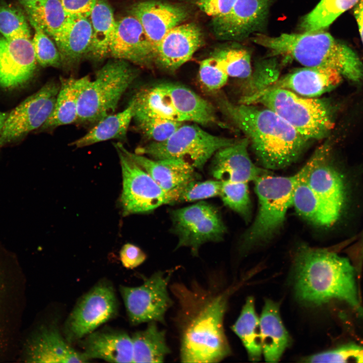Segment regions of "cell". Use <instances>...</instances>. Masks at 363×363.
I'll return each mask as SVG.
<instances>
[{"mask_svg": "<svg viewBox=\"0 0 363 363\" xmlns=\"http://www.w3.org/2000/svg\"><path fill=\"white\" fill-rule=\"evenodd\" d=\"M169 288L177 302L174 323L180 361L218 362L230 355L223 322L233 289L223 288L214 277L206 283L174 282Z\"/></svg>", "mask_w": 363, "mask_h": 363, "instance_id": "obj_1", "label": "cell"}, {"mask_svg": "<svg viewBox=\"0 0 363 363\" xmlns=\"http://www.w3.org/2000/svg\"><path fill=\"white\" fill-rule=\"evenodd\" d=\"M222 112L248 138L257 160L266 169H280L296 161L308 140L273 110L265 106L220 98Z\"/></svg>", "mask_w": 363, "mask_h": 363, "instance_id": "obj_2", "label": "cell"}, {"mask_svg": "<svg viewBox=\"0 0 363 363\" xmlns=\"http://www.w3.org/2000/svg\"><path fill=\"white\" fill-rule=\"evenodd\" d=\"M294 262V286L298 300L320 305L338 299L362 311L357 297L355 270L347 258L301 245L296 251Z\"/></svg>", "mask_w": 363, "mask_h": 363, "instance_id": "obj_3", "label": "cell"}, {"mask_svg": "<svg viewBox=\"0 0 363 363\" xmlns=\"http://www.w3.org/2000/svg\"><path fill=\"white\" fill-rule=\"evenodd\" d=\"M251 40L304 67L333 69L350 81L363 82V64L356 53L323 30L274 37L258 33Z\"/></svg>", "mask_w": 363, "mask_h": 363, "instance_id": "obj_4", "label": "cell"}, {"mask_svg": "<svg viewBox=\"0 0 363 363\" xmlns=\"http://www.w3.org/2000/svg\"><path fill=\"white\" fill-rule=\"evenodd\" d=\"M239 103L268 108L308 141L327 137L334 126L332 109L327 101L284 89H263L243 96Z\"/></svg>", "mask_w": 363, "mask_h": 363, "instance_id": "obj_5", "label": "cell"}, {"mask_svg": "<svg viewBox=\"0 0 363 363\" xmlns=\"http://www.w3.org/2000/svg\"><path fill=\"white\" fill-rule=\"evenodd\" d=\"M25 286L24 275L16 257L0 244V362L17 359Z\"/></svg>", "mask_w": 363, "mask_h": 363, "instance_id": "obj_6", "label": "cell"}, {"mask_svg": "<svg viewBox=\"0 0 363 363\" xmlns=\"http://www.w3.org/2000/svg\"><path fill=\"white\" fill-rule=\"evenodd\" d=\"M137 76V72L128 62L113 58L108 61L82 92L76 122L96 123L114 113L122 96Z\"/></svg>", "mask_w": 363, "mask_h": 363, "instance_id": "obj_7", "label": "cell"}, {"mask_svg": "<svg viewBox=\"0 0 363 363\" xmlns=\"http://www.w3.org/2000/svg\"><path fill=\"white\" fill-rule=\"evenodd\" d=\"M269 173L253 182L258 210L254 222L243 237L246 246L266 240L278 231L292 204L296 174L282 176H273Z\"/></svg>", "mask_w": 363, "mask_h": 363, "instance_id": "obj_8", "label": "cell"}, {"mask_svg": "<svg viewBox=\"0 0 363 363\" xmlns=\"http://www.w3.org/2000/svg\"><path fill=\"white\" fill-rule=\"evenodd\" d=\"M235 141L211 134L196 125H182L167 140L138 147L135 153L154 159H180L202 169L217 151Z\"/></svg>", "mask_w": 363, "mask_h": 363, "instance_id": "obj_9", "label": "cell"}, {"mask_svg": "<svg viewBox=\"0 0 363 363\" xmlns=\"http://www.w3.org/2000/svg\"><path fill=\"white\" fill-rule=\"evenodd\" d=\"M119 159L123 183L120 203L123 215L144 213L177 202L174 193L163 189L127 153L119 142L113 143Z\"/></svg>", "mask_w": 363, "mask_h": 363, "instance_id": "obj_10", "label": "cell"}, {"mask_svg": "<svg viewBox=\"0 0 363 363\" xmlns=\"http://www.w3.org/2000/svg\"><path fill=\"white\" fill-rule=\"evenodd\" d=\"M330 145L318 148L307 161L308 180L318 202L320 225L330 226L340 217L346 202L343 176L331 163Z\"/></svg>", "mask_w": 363, "mask_h": 363, "instance_id": "obj_11", "label": "cell"}, {"mask_svg": "<svg viewBox=\"0 0 363 363\" xmlns=\"http://www.w3.org/2000/svg\"><path fill=\"white\" fill-rule=\"evenodd\" d=\"M173 272V270L158 271L145 278L139 286H119L132 325L150 322L165 324L166 313L173 302L168 290Z\"/></svg>", "mask_w": 363, "mask_h": 363, "instance_id": "obj_12", "label": "cell"}, {"mask_svg": "<svg viewBox=\"0 0 363 363\" xmlns=\"http://www.w3.org/2000/svg\"><path fill=\"white\" fill-rule=\"evenodd\" d=\"M171 220L178 238L176 249L188 247L194 256L203 244L221 240L226 231L217 210L206 202L173 210Z\"/></svg>", "mask_w": 363, "mask_h": 363, "instance_id": "obj_13", "label": "cell"}, {"mask_svg": "<svg viewBox=\"0 0 363 363\" xmlns=\"http://www.w3.org/2000/svg\"><path fill=\"white\" fill-rule=\"evenodd\" d=\"M114 289L109 282L97 284L76 304L65 324L66 340L81 339L114 318L118 311Z\"/></svg>", "mask_w": 363, "mask_h": 363, "instance_id": "obj_14", "label": "cell"}, {"mask_svg": "<svg viewBox=\"0 0 363 363\" xmlns=\"http://www.w3.org/2000/svg\"><path fill=\"white\" fill-rule=\"evenodd\" d=\"M59 83L50 81L11 111L0 131V149L40 128L53 109Z\"/></svg>", "mask_w": 363, "mask_h": 363, "instance_id": "obj_15", "label": "cell"}, {"mask_svg": "<svg viewBox=\"0 0 363 363\" xmlns=\"http://www.w3.org/2000/svg\"><path fill=\"white\" fill-rule=\"evenodd\" d=\"M17 361L25 362H86L82 352L74 349L57 329L40 325L22 335Z\"/></svg>", "mask_w": 363, "mask_h": 363, "instance_id": "obj_16", "label": "cell"}, {"mask_svg": "<svg viewBox=\"0 0 363 363\" xmlns=\"http://www.w3.org/2000/svg\"><path fill=\"white\" fill-rule=\"evenodd\" d=\"M270 0H237L227 14L213 18L216 36L223 40H240L265 24Z\"/></svg>", "mask_w": 363, "mask_h": 363, "instance_id": "obj_17", "label": "cell"}, {"mask_svg": "<svg viewBox=\"0 0 363 363\" xmlns=\"http://www.w3.org/2000/svg\"><path fill=\"white\" fill-rule=\"evenodd\" d=\"M36 59L30 38L6 39L0 34V86L22 87L34 76Z\"/></svg>", "mask_w": 363, "mask_h": 363, "instance_id": "obj_18", "label": "cell"}, {"mask_svg": "<svg viewBox=\"0 0 363 363\" xmlns=\"http://www.w3.org/2000/svg\"><path fill=\"white\" fill-rule=\"evenodd\" d=\"M200 28L194 23L179 24L170 30L154 51V61L173 72L190 60L203 41Z\"/></svg>", "mask_w": 363, "mask_h": 363, "instance_id": "obj_19", "label": "cell"}, {"mask_svg": "<svg viewBox=\"0 0 363 363\" xmlns=\"http://www.w3.org/2000/svg\"><path fill=\"white\" fill-rule=\"evenodd\" d=\"M113 58L146 66L154 61V50L141 23L129 15L116 21L109 50Z\"/></svg>", "mask_w": 363, "mask_h": 363, "instance_id": "obj_20", "label": "cell"}, {"mask_svg": "<svg viewBox=\"0 0 363 363\" xmlns=\"http://www.w3.org/2000/svg\"><path fill=\"white\" fill-rule=\"evenodd\" d=\"M249 142L245 137L217 151L213 156L212 175L222 182H254L260 176L270 172L259 167L250 158Z\"/></svg>", "mask_w": 363, "mask_h": 363, "instance_id": "obj_21", "label": "cell"}, {"mask_svg": "<svg viewBox=\"0 0 363 363\" xmlns=\"http://www.w3.org/2000/svg\"><path fill=\"white\" fill-rule=\"evenodd\" d=\"M130 14L141 23L154 50L164 35L180 24L187 13L182 7L157 1H145L133 5Z\"/></svg>", "mask_w": 363, "mask_h": 363, "instance_id": "obj_22", "label": "cell"}, {"mask_svg": "<svg viewBox=\"0 0 363 363\" xmlns=\"http://www.w3.org/2000/svg\"><path fill=\"white\" fill-rule=\"evenodd\" d=\"M342 79L343 77L334 70L305 67L280 78L263 89H284L303 97L315 98L336 88Z\"/></svg>", "mask_w": 363, "mask_h": 363, "instance_id": "obj_23", "label": "cell"}, {"mask_svg": "<svg viewBox=\"0 0 363 363\" xmlns=\"http://www.w3.org/2000/svg\"><path fill=\"white\" fill-rule=\"evenodd\" d=\"M128 154L165 191L178 192L190 182L197 179L195 168L180 159H154L145 155L132 153L126 149Z\"/></svg>", "mask_w": 363, "mask_h": 363, "instance_id": "obj_24", "label": "cell"}, {"mask_svg": "<svg viewBox=\"0 0 363 363\" xmlns=\"http://www.w3.org/2000/svg\"><path fill=\"white\" fill-rule=\"evenodd\" d=\"M84 356L111 362H133L132 337L123 331L102 330L87 335L83 343Z\"/></svg>", "mask_w": 363, "mask_h": 363, "instance_id": "obj_25", "label": "cell"}, {"mask_svg": "<svg viewBox=\"0 0 363 363\" xmlns=\"http://www.w3.org/2000/svg\"><path fill=\"white\" fill-rule=\"evenodd\" d=\"M160 85L173 108L186 122L203 126H224L218 119L213 105L191 90L174 84Z\"/></svg>", "mask_w": 363, "mask_h": 363, "instance_id": "obj_26", "label": "cell"}, {"mask_svg": "<svg viewBox=\"0 0 363 363\" xmlns=\"http://www.w3.org/2000/svg\"><path fill=\"white\" fill-rule=\"evenodd\" d=\"M259 322L265 360L270 362H278L291 343L290 336L281 321L278 304L266 299Z\"/></svg>", "mask_w": 363, "mask_h": 363, "instance_id": "obj_27", "label": "cell"}, {"mask_svg": "<svg viewBox=\"0 0 363 363\" xmlns=\"http://www.w3.org/2000/svg\"><path fill=\"white\" fill-rule=\"evenodd\" d=\"M92 32L89 17H69L55 43L62 66L68 69L72 68L88 54Z\"/></svg>", "mask_w": 363, "mask_h": 363, "instance_id": "obj_28", "label": "cell"}, {"mask_svg": "<svg viewBox=\"0 0 363 363\" xmlns=\"http://www.w3.org/2000/svg\"><path fill=\"white\" fill-rule=\"evenodd\" d=\"M90 80L88 76L77 79L60 77L59 88L53 109L40 129H52L76 122L80 96Z\"/></svg>", "mask_w": 363, "mask_h": 363, "instance_id": "obj_29", "label": "cell"}, {"mask_svg": "<svg viewBox=\"0 0 363 363\" xmlns=\"http://www.w3.org/2000/svg\"><path fill=\"white\" fill-rule=\"evenodd\" d=\"M89 18L92 32L87 54L99 61L109 56V45L116 21L107 0H96Z\"/></svg>", "mask_w": 363, "mask_h": 363, "instance_id": "obj_30", "label": "cell"}, {"mask_svg": "<svg viewBox=\"0 0 363 363\" xmlns=\"http://www.w3.org/2000/svg\"><path fill=\"white\" fill-rule=\"evenodd\" d=\"M134 109V102L132 98L123 111L101 119L85 135L70 145L82 148L108 140L125 139L133 118Z\"/></svg>", "mask_w": 363, "mask_h": 363, "instance_id": "obj_31", "label": "cell"}, {"mask_svg": "<svg viewBox=\"0 0 363 363\" xmlns=\"http://www.w3.org/2000/svg\"><path fill=\"white\" fill-rule=\"evenodd\" d=\"M133 344V362H163L171 350L166 340V331L157 322L148 323L143 330L131 336Z\"/></svg>", "mask_w": 363, "mask_h": 363, "instance_id": "obj_32", "label": "cell"}, {"mask_svg": "<svg viewBox=\"0 0 363 363\" xmlns=\"http://www.w3.org/2000/svg\"><path fill=\"white\" fill-rule=\"evenodd\" d=\"M28 19L35 22L56 43L69 16L59 0H34L21 3Z\"/></svg>", "mask_w": 363, "mask_h": 363, "instance_id": "obj_33", "label": "cell"}, {"mask_svg": "<svg viewBox=\"0 0 363 363\" xmlns=\"http://www.w3.org/2000/svg\"><path fill=\"white\" fill-rule=\"evenodd\" d=\"M231 329L241 340L249 358L259 361L262 353L259 318L255 308L254 299L248 297Z\"/></svg>", "mask_w": 363, "mask_h": 363, "instance_id": "obj_34", "label": "cell"}, {"mask_svg": "<svg viewBox=\"0 0 363 363\" xmlns=\"http://www.w3.org/2000/svg\"><path fill=\"white\" fill-rule=\"evenodd\" d=\"M359 0H321L303 19L301 28L305 32L323 30L341 14L353 7Z\"/></svg>", "mask_w": 363, "mask_h": 363, "instance_id": "obj_35", "label": "cell"}, {"mask_svg": "<svg viewBox=\"0 0 363 363\" xmlns=\"http://www.w3.org/2000/svg\"><path fill=\"white\" fill-rule=\"evenodd\" d=\"M307 163L296 173V180L292 197V204L296 212L311 223L320 226V213L317 199L308 180Z\"/></svg>", "mask_w": 363, "mask_h": 363, "instance_id": "obj_36", "label": "cell"}, {"mask_svg": "<svg viewBox=\"0 0 363 363\" xmlns=\"http://www.w3.org/2000/svg\"><path fill=\"white\" fill-rule=\"evenodd\" d=\"M0 34L8 39L31 38L30 27L23 12L4 0L0 1Z\"/></svg>", "mask_w": 363, "mask_h": 363, "instance_id": "obj_37", "label": "cell"}, {"mask_svg": "<svg viewBox=\"0 0 363 363\" xmlns=\"http://www.w3.org/2000/svg\"><path fill=\"white\" fill-rule=\"evenodd\" d=\"M228 77L246 79L252 74L251 55L243 48L221 49L214 55Z\"/></svg>", "mask_w": 363, "mask_h": 363, "instance_id": "obj_38", "label": "cell"}, {"mask_svg": "<svg viewBox=\"0 0 363 363\" xmlns=\"http://www.w3.org/2000/svg\"><path fill=\"white\" fill-rule=\"evenodd\" d=\"M219 196L225 206L249 221L252 205L247 183L222 182Z\"/></svg>", "mask_w": 363, "mask_h": 363, "instance_id": "obj_39", "label": "cell"}, {"mask_svg": "<svg viewBox=\"0 0 363 363\" xmlns=\"http://www.w3.org/2000/svg\"><path fill=\"white\" fill-rule=\"evenodd\" d=\"M28 20L34 30L32 43L37 62L43 67L60 68L62 62L57 46L35 22Z\"/></svg>", "mask_w": 363, "mask_h": 363, "instance_id": "obj_40", "label": "cell"}, {"mask_svg": "<svg viewBox=\"0 0 363 363\" xmlns=\"http://www.w3.org/2000/svg\"><path fill=\"white\" fill-rule=\"evenodd\" d=\"M138 129L152 142H162L169 138L183 125L182 122L163 118L138 116H134Z\"/></svg>", "mask_w": 363, "mask_h": 363, "instance_id": "obj_41", "label": "cell"}, {"mask_svg": "<svg viewBox=\"0 0 363 363\" xmlns=\"http://www.w3.org/2000/svg\"><path fill=\"white\" fill-rule=\"evenodd\" d=\"M307 362H363V346L348 344L304 358Z\"/></svg>", "mask_w": 363, "mask_h": 363, "instance_id": "obj_42", "label": "cell"}, {"mask_svg": "<svg viewBox=\"0 0 363 363\" xmlns=\"http://www.w3.org/2000/svg\"><path fill=\"white\" fill-rule=\"evenodd\" d=\"M222 185V182L217 179L204 182L192 180L179 190L178 202L195 201L219 195Z\"/></svg>", "mask_w": 363, "mask_h": 363, "instance_id": "obj_43", "label": "cell"}, {"mask_svg": "<svg viewBox=\"0 0 363 363\" xmlns=\"http://www.w3.org/2000/svg\"><path fill=\"white\" fill-rule=\"evenodd\" d=\"M199 77L201 83L207 90L215 91L225 85L228 76L213 56L201 62Z\"/></svg>", "mask_w": 363, "mask_h": 363, "instance_id": "obj_44", "label": "cell"}, {"mask_svg": "<svg viewBox=\"0 0 363 363\" xmlns=\"http://www.w3.org/2000/svg\"><path fill=\"white\" fill-rule=\"evenodd\" d=\"M119 258L125 268L133 269L143 263L147 258V256L139 247L127 243L121 248Z\"/></svg>", "mask_w": 363, "mask_h": 363, "instance_id": "obj_45", "label": "cell"}, {"mask_svg": "<svg viewBox=\"0 0 363 363\" xmlns=\"http://www.w3.org/2000/svg\"><path fill=\"white\" fill-rule=\"evenodd\" d=\"M237 0H195L198 8L204 13L213 18L228 13Z\"/></svg>", "mask_w": 363, "mask_h": 363, "instance_id": "obj_46", "label": "cell"}, {"mask_svg": "<svg viewBox=\"0 0 363 363\" xmlns=\"http://www.w3.org/2000/svg\"><path fill=\"white\" fill-rule=\"evenodd\" d=\"M69 17H89L96 0H59Z\"/></svg>", "mask_w": 363, "mask_h": 363, "instance_id": "obj_47", "label": "cell"}, {"mask_svg": "<svg viewBox=\"0 0 363 363\" xmlns=\"http://www.w3.org/2000/svg\"><path fill=\"white\" fill-rule=\"evenodd\" d=\"M354 13L358 24L360 37L363 43V0H359L356 4L354 10Z\"/></svg>", "mask_w": 363, "mask_h": 363, "instance_id": "obj_48", "label": "cell"}, {"mask_svg": "<svg viewBox=\"0 0 363 363\" xmlns=\"http://www.w3.org/2000/svg\"><path fill=\"white\" fill-rule=\"evenodd\" d=\"M9 112L0 111V131H1L5 122L7 118Z\"/></svg>", "mask_w": 363, "mask_h": 363, "instance_id": "obj_49", "label": "cell"}, {"mask_svg": "<svg viewBox=\"0 0 363 363\" xmlns=\"http://www.w3.org/2000/svg\"><path fill=\"white\" fill-rule=\"evenodd\" d=\"M34 0H20V3H25V2H28L30 1H33Z\"/></svg>", "mask_w": 363, "mask_h": 363, "instance_id": "obj_50", "label": "cell"}]
</instances>
